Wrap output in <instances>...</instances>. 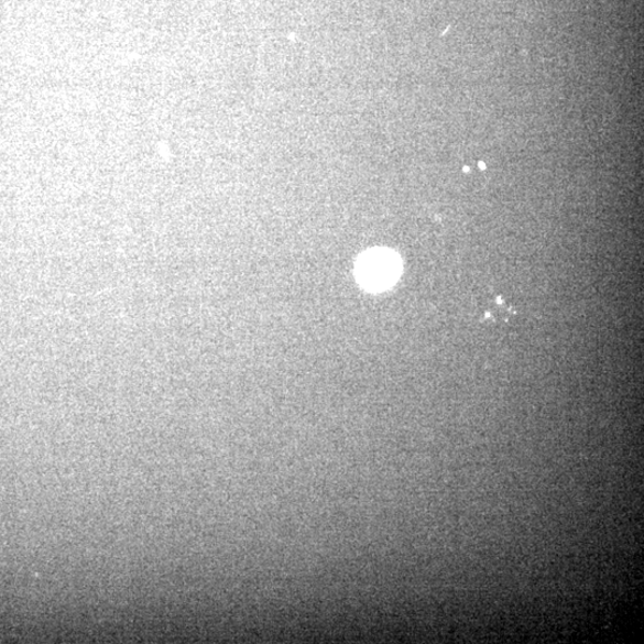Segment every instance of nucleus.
<instances>
[{"label": "nucleus", "mask_w": 644, "mask_h": 644, "mask_svg": "<svg viewBox=\"0 0 644 644\" xmlns=\"http://www.w3.org/2000/svg\"><path fill=\"white\" fill-rule=\"evenodd\" d=\"M401 274V261L389 250H372L360 256L356 265V277L365 290H389Z\"/></svg>", "instance_id": "1"}]
</instances>
